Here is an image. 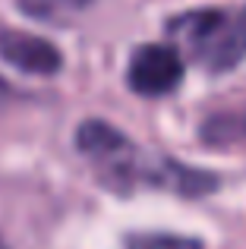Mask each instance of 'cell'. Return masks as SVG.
Here are the masks:
<instances>
[{
    "instance_id": "obj_3",
    "label": "cell",
    "mask_w": 246,
    "mask_h": 249,
    "mask_svg": "<svg viewBox=\"0 0 246 249\" xmlns=\"http://www.w3.org/2000/svg\"><path fill=\"white\" fill-rule=\"evenodd\" d=\"M183 82V57L174 44H142L129 57L126 85L142 98L171 95Z\"/></svg>"
},
{
    "instance_id": "obj_4",
    "label": "cell",
    "mask_w": 246,
    "mask_h": 249,
    "mask_svg": "<svg viewBox=\"0 0 246 249\" xmlns=\"http://www.w3.org/2000/svg\"><path fill=\"white\" fill-rule=\"evenodd\" d=\"M0 57L16 70L35 76H51L63 67V54L54 44L19 29H0Z\"/></svg>"
},
{
    "instance_id": "obj_6",
    "label": "cell",
    "mask_w": 246,
    "mask_h": 249,
    "mask_svg": "<svg viewBox=\"0 0 246 249\" xmlns=\"http://www.w3.org/2000/svg\"><path fill=\"white\" fill-rule=\"evenodd\" d=\"M126 249H205L199 237H180V233H136L129 237Z\"/></svg>"
},
{
    "instance_id": "obj_8",
    "label": "cell",
    "mask_w": 246,
    "mask_h": 249,
    "mask_svg": "<svg viewBox=\"0 0 246 249\" xmlns=\"http://www.w3.org/2000/svg\"><path fill=\"white\" fill-rule=\"evenodd\" d=\"M243 13H246V10H243Z\"/></svg>"
},
{
    "instance_id": "obj_1",
    "label": "cell",
    "mask_w": 246,
    "mask_h": 249,
    "mask_svg": "<svg viewBox=\"0 0 246 249\" xmlns=\"http://www.w3.org/2000/svg\"><path fill=\"white\" fill-rule=\"evenodd\" d=\"M76 148L98 170L101 183L117 189V193L152 183V186H167L180 196H205L209 189L218 186L215 177L199 167H186L167 158H158V161L145 158L129 136H123L117 126H111L105 120L82 123L76 129Z\"/></svg>"
},
{
    "instance_id": "obj_5",
    "label": "cell",
    "mask_w": 246,
    "mask_h": 249,
    "mask_svg": "<svg viewBox=\"0 0 246 249\" xmlns=\"http://www.w3.org/2000/svg\"><path fill=\"white\" fill-rule=\"evenodd\" d=\"M86 3L88 0H19V6H22L29 16L44 19V22H57V19L63 22V19L76 16Z\"/></svg>"
},
{
    "instance_id": "obj_7",
    "label": "cell",
    "mask_w": 246,
    "mask_h": 249,
    "mask_svg": "<svg viewBox=\"0 0 246 249\" xmlns=\"http://www.w3.org/2000/svg\"><path fill=\"white\" fill-rule=\"evenodd\" d=\"M0 249H6V243H3V240H0Z\"/></svg>"
},
{
    "instance_id": "obj_2",
    "label": "cell",
    "mask_w": 246,
    "mask_h": 249,
    "mask_svg": "<svg viewBox=\"0 0 246 249\" xmlns=\"http://www.w3.org/2000/svg\"><path fill=\"white\" fill-rule=\"evenodd\" d=\"M167 35L205 70L228 73L246 57V13L193 10L174 16Z\"/></svg>"
}]
</instances>
